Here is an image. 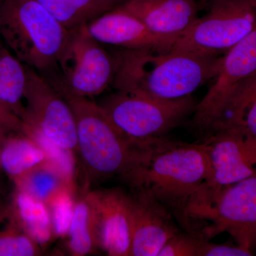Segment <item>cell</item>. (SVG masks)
<instances>
[{
    "instance_id": "obj_12",
    "label": "cell",
    "mask_w": 256,
    "mask_h": 256,
    "mask_svg": "<svg viewBox=\"0 0 256 256\" xmlns=\"http://www.w3.org/2000/svg\"><path fill=\"white\" fill-rule=\"evenodd\" d=\"M87 193L94 208L98 250L110 256H131L129 194L114 188H88Z\"/></svg>"
},
{
    "instance_id": "obj_17",
    "label": "cell",
    "mask_w": 256,
    "mask_h": 256,
    "mask_svg": "<svg viewBox=\"0 0 256 256\" xmlns=\"http://www.w3.org/2000/svg\"><path fill=\"white\" fill-rule=\"evenodd\" d=\"M47 160L43 148L23 131L0 133V162L12 182Z\"/></svg>"
},
{
    "instance_id": "obj_21",
    "label": "cell",
    "mask_w": 256,
    "mask_h": 256,
    "mask_svg": "<svg viewBox=\"0 0 256 256\" xmlns=\"http://www.w3.org/2000/svg\"><path fill=\"white\" fill-rule=\"evenodd\" d=\"M13 184L15 188L46 205L64 190L73 188V184L48 160L28 171Z\"/></svg>"
},
{
    "instance_id": "obj_14",
    "label": "cell",
    "mask_w": 256,
    "mask_h": 256,
    "mask_svg": "<svg viewBox=\"0 0 256 256\" xmlns=\"http://www.w3.org/2000/svg\"><path fill=\"white\" fill-rule=\"evenodd\" d=\"M132 222L131 256H158L172 237L178 234L158 200L144 188L129 194Z\"/></svg>"
},
{
    "instance_id": "obj_3",
    "label": "cell",
    "mask_w": 256,
    "mask_h": 256,
    "mask_svg": "<svg viewBox=\"0 0 256 256\" xmlns=\"http://www.w3.org/2000/svg\"><path fill=\"white\" fill-rule=\"evenodd\" d=\"M208 156L203 143L176 144L160 139L152 146L131 186L144 188L156 200L185 204L210 180Z\"/></svg>"
},
{
    "instance_id": "obj_22",
    "label": "cell",
    "mask_w": 256,
    "mask_h": 256,
    "mask_svg": "<svg viewBox=\"0 0 256 256\" xmlns=\"http://www.w3.org/2000/svg\"><path fill=\"white\" fill-rule=\"evenodd\" d=\"M68 30L112 9L118 0H37Z\"/></svg>"
},
{
    "instance_id": "obj_11",
    "label": "cell",
    "mask_w": 256,
    "mask_h": 256,
    "mask_svg": "<svg viewBox=\"0 0 256 256\" xmlns=\"http://www.w3.org/2000/svg\"><path fill=\"white\" fill-rule=\"evenodd\" d=\"M208 156L210 178L200 197L214 196L230 186L256 174V142L233 129L208 133L202 142Z\"/></svg>"
},
{
    "instance_id": "obj_28",
    "label": "cell",
    "mask_w": 256,
    "mask_h": 256,
    "mask_svg": "<svg viewBox=\"0 0 256 256\" xmlns=\"http://www.w3.org/2000/svg\"><path fill=\"white\" fill-rule=\"evenodd\" d=\"M14 188V184L5 174L0 162V210L6 208L10 203Z\"/></svg>"
},
{
    "instance_id": "obj_27",
    "label": "cell",
    "mask_w": 256,
    "mask_h": 256,
    "mask_svg": "<svg viewBox=\"0 0 256 256\" xmlns=\"http://www.w3.org/2000/svg\"><path fill=\"white\" fill-rule=\"evenodd\" d=\"M23 131L22 120L0 102V133Z\"/></svg>"
},
{
    "instance_id": "obj_24",
    "label": "cell",
    "mask_w": 256,
    "mask_h": 256,
    "mask_svg": "<svg viewBox=\"0 0 256 256\" xmlns=\"http://www.w3.org/2000/svg\"><path fill=\"white\" fill-rule=\"evenodd\" d=\"M75 203L73 188H66L47 204L56 238L66 236L73 216Z\"/></svg>"
},
{
    "instance_id": "obj_4",
    "label": "cell",
    "mask_w": 256,
    "mask_h": 256,
    "mask_svg": "<svg viewBox=\"0 0 256 256\" xmlns=\"http://www.w3.org/2000/svg\"><path fill=\"white\" fill-rule=\"evenodd\" d=\"M68 33L37 0H2L0 36L18 60L37 72L56 65Z\"/></svg>"
},
{
    "instance_id": "obj_13",
    "label": "cell",
    "mask_w": 256,
    "mask_h": 256,
    "mask_svg": "<svg viewBox=\"0 0 256 256\" xmlns=\"http://www.w3.org/2000/svg\"><path fill=\"white\" fill-rule=\"evenodd\" d=\"M88 30L102 44L124 50L158 48L170 50L178 38L161 36L122 6L111 9L87 24Z\"/></svg>"
},
{
    "instance_id": "obj_7",
    "label": "cell",
    "mask_w": 256,
    "mask_h": 256,
    "mask_svg": "<svg viewBox=\"0 0 256 256\" xmlns=\"http://www.w3.org/2000/svg\"><path fill=\"white\" fill-rule=\"evenodd\" d=\"M198 18L175 42L172 50L222 56L256 26V0H210Z\"/></svg>"
},
{
    "instance_id": "obj_6",
    "label": "cell",
    "mask_w": 256,
    "mask_h": 256,
    "mask_svg": "<svg viewBox=\"0 0 256 256\" xmlns=\"http://www.w3.org/2000/svg\"><path fill=\"white\" fill-rule=\"evenodd\" d=\"M56 65L64 82L54 87L62 95L92 99L112 84L116 60L90 34L86 24L69 30Z\"/></svg>"
},
{
    "instance_id": "obj_26",
    "label": "cell",
    "mask_w": 256,
    "mask_h": 256,
    "mask_svg": "<svg viewBox=\"0 0 256 256\" xmlns=\"http://www.w3.org/2000/svg\"><path fill=\"white\" fill-rule=\"evenodd\" d=\"M252 250L238 245L215 244L203 239L200 246L198 256H250Z\"/></svg>"
},
{
    "instance_id": "obj_2",
    "label": "cell",
    "mask_w": 256,
    "mask_h": 256,
    "mask_svg": "<svg viewBox=\"0 0 256 256\" xmlns=\"http://www.w3.org/2000/svg\"><path fill=\"white\" fill-rule=\"evenodd\" d=\"M62 96L68 102L75 117L76 154L88 186L114 178L130 184L152 144L141 146L129 140L92 99Z\"/></svg>"
},
{
    "instance_id": "obj_9",
    "label": "cell",
    "mask_w": 256,
    "mask_h": 256,
    "mask_svg": "<svg viewBox=\"0 0 256 256\" xmlns=\"http://www.w3.org/2000/svg\"><path fill=\"white\" fill-rule=\"evenodd\" d=\"M23 130L38 132L50 142L76 154L77 132L72 108L54 86L26 66Z\"/></svg>"
},
{
    "instance_id": "obj_15",
    "label": "cell",
    "mask_w": 256,
    "mask_h": 256,
    "mask_svg": "<svg viewBox=\"0 0 256 256\" xmlns=\"http://www.w3.org/2000/svg\"><path fill=\"white\" fill-rule=\"evenodd\" d=\"M152 32L178 38L198 16L196 0H126L120 5Z\"/></svg>"
},
{
    "instance_id": "obj_5",
    "label": "cell",
    "mask_w": 256,
    "mask_h": 256,
    "mask_svg": "<svg viewBox=\"0 0 256 256\" xmlns=\"http://www.w3.org/2000/svg\"><path fill=\"white\" fill-rule=\"evenodd\" d=\"M98 104L121 134L141 146L162 139L196 106L192 96L166 100L122 90Z\"/></svg>"
},
{
    "instance_id": "obj_10",
    "label": "cell",
    "mask_w": 256,
    "mask_h": 256,
    "mask_svg": "<svg viewBox=\"0 0 256 256\" xmlns=\"http://www.w3.org/2000/svg\"><path fill=\"white\" fill-rule=\"evenodd\" d=\"M256 74V26L242 41L222 56L214 82L195 106L194 122L208 133L236 92Z\"/></svg>"
},
{
    "instance_id": "obj_16",
    "label": "cell",
    "mask_w": 256,
    "mask_h": 256,
    "mask_svg": "<svg viewBox=\"0 0 256 256\" xmlns=\"http://www.w3.org/2000/svg\"><path fill=\"white\" fill-rule=\"evenodd\" d=\"M4 210L42 248L56 238L50 210L44 202L14 188Z\"/></svg>"
},
{
    "instance_id": "obj_29",
    "label": "cell",
    "mask_w": 256,
    "mask_h": 256,
    "mask_svg": "<svg viewBox=\"0 0 256 256\" xmlns=\"http://www.w3.org/2000/svg\"><path fill=\"white\" fill-rule=\"evenodd\" d=\"M1 3L2 0H0V24H1Z\"/></svg>"
},
{
    "instance_id": "obj_23",
    "label": "cell",
    "mask_w": 256,
    "mask_h": 256,
    "mask_svg": "<svg viewBox=\"0 0 256 256\" xmlns=\"http://www.w3.org/2000/svg\"><path fill=\"white\" fill-rule=\"evenodd\" d=\"M43 248L0 210V256H42Z\"/></svg>"
},
{
    "instance_id": "obj_25",
    "label": "cell",
    "mask_w": 256,
    "mask_h": 256,
    "mask_svg": "<svg viewBox=\"0 0 256 256\" xmlns=\"http://www.w3.org/2000/svg\"><path fill=\"white\" fill-rule=\"evenodd\" d=\"M203 239L176 234L166 242L158 256H198Z\"/></svg>"
},
{
    "instance_id": "obj_18",
    "label": "cell",
    "mask_w": 256,
    "mask_h": 256,
    "mask_svg": "<svg viewBox=\"0 0 256 256\" xmlns=\"http://www.w3.org/2000/svg\"><path fill=\"white\" fill-rule=\"evenodd\" d=\"M220 129L235 130L256 142V74L234 94L208 133Z\"/></svg>"
},
{
    "instance_id": "obj_19",
    "label": "cell",
    "mask_w": 256,
    "mask_h": 256,
    "mask_svg": "<svg viewBox=\"0 0 256 256\" xmlns=\"http://www.w3.org/2000/svg\"><path fill=\"white\" fill-rule=\"evenodd\" d=\"M26 82V66L0 43V102L20 119L24 112Z\"/></svg>"
},
{
    "instance_id": "obj_20",
    "label": "cell",
    "mask_w": 256,
    "mask_h": 256,
    "mask_svg": "<svg viewBox=\"0 0 256 256\" xmlns=\"http://www.w3.org/2000/svg\"><path fill=\"white\" fill-rule=\"evenodd\" d=\"M67 248L74 256H85L98 250L95 216L87 190L76 201L67 234Z\"/></svg>"
},
{
    "instance_id": "obj_30",
    "label": "cell",
    "mask_w": 256,
    "mask_h": 256,
    "mask_svg": "<svg viewBox=\"0 0 256 256\" xmlns=\"http://www.w3.org/2000/svg\"></svg>"
},
{
    "instance_id": "obj_1",
    "label": "cell",
    "mask_w": 256,
    "mask_h": 256,
    "mask_svg": "<svg viewBox=\"0 0 256 256\" xmlns=\"http://www.w3.org/2000/svg\"><path fill=\"white\" fill-rule=\"evenodd\" d=\"M222 56L172 50H124L116 57L114 88L161 100L192 96L213 80Z\"/></svg>"
},
{
    "instance_id": "obj_8",
    "label": "cell",
    "mask_w": 256,
    "mask_h": 256,
    "mask_svg": "<svg viewBox=\"0 0 256 256\" xmlns=\"http://www.w3.org/2000/svg\"><path fill=\"white\" fill-rule=\"evenodd\" d=\"M185 212L212 222L208 237L227 232L237 245L252 250L256 248V174L214 196L192 200Z\"/></svg>"
}]
</instances>
